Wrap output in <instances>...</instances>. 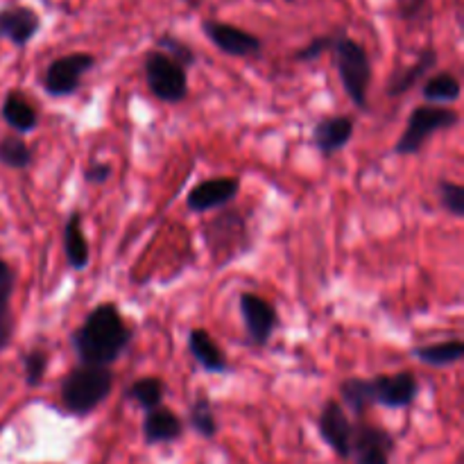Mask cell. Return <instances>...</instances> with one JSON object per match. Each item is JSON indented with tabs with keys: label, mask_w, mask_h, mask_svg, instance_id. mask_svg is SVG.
I'll list each match as a JSON object with an SVG mask.
<instances>
[{
	"label": "cell",
	"mask_w": 464,
	"mask_h": 464,
	"mask_svg": "<svg viewBox=\"0 0 464 464\" xmlns=\"http://www.w3.org/2000/svg\"><path fill=\"white\" fill-rule=\"evenodd\" d=\"M134 329L113 302L98 304L71 334V347L84 365L111 367L131 344Z\"/></svg>",
	"instance_id": "1"
},
{
	"label": "cell",
	"mask_w": 464,
	"mask_h": 464,
	"mask_svg": "<svg viewBox=\"0 0 464 464\" xmlns=\"http://www.w3.org/2000/svg\"><path fill=\"white\" fill-rule=\"evenodd\" d=\"M113 381L116 379H113L111 367L80 362L62 381V388H59L62 406L75 417L91 415L109 399L113 390Z\"/></svg>",
	"instance_id": "2"
},
{
	"label": "cell",
	"mask_w": 464,
	"mask_h": 464,
	"mask_svg": "<svg viewBox=\"0 0 464 464\" xmlns=\"http://www.w3.org/2000/svg\"><path fill=\"white\" fill-rule=\"evenodd\" d=\"M329 53L334 54V63L338 68L340 80H343L344 93L349 95L353 107L367 111V91H370L374 71H372V59L365 45L338 30L334 32Z\"/></svg>",
	"instance_id": "3"
},
{
	"label": "cell",
	"mask_w": 464,
	"mask_h": 464,
	"mask_svg": "<svg viewBox=\"0 0 464 464\" xmlns=\"http://www.w3.org/2000/svg\"><path fill=\"white\" fill-rule=\"evenodd\" d=\"M458 122H460V113L456 109L442 107V104H420L408 116L406 130L394 145V154H399V157L420 154L430 136L444 130H453V127H458Z\"/></svg>",
	"instance_id": "4"
},
{
	"label": "cell",
	"mask_w": 464,
	"mask_h": 464,
	"mask_svg": "<svg viewBox=\"0 0 464 464\" xmlns=\"http://www.w3.org/2000/svg\"><path fill=\"white\" fill-rule=\"evenodd\" d=\"M148 89L159 102L179 104L188 98V71L161 50H150L143 59Z\"/></svg>",
	"instance_id": "5"
},
{
	"label": "cell",
	"mask_w": 464,
	"mask_h": 464,
	"mask_svg": "<svg viewBox=\"0 0 464 464\" xmlns=\"http://www.w3.org/2000/svg\"><path fill=\"white\" fill-rule=\"evenodd\" d=\"M370 406H383L390 411H403L417 401L420 381L412 372H397V374H379L372 379H362Z\"/></svg>",
	"instance_id": "6"
},
{
	"label": "cell",
	"mask_w": 464,
	"mask_h": 464,
	"mask_svg": "<svg viewBox=\"0 0 464 464\" xmlns=\"http://www.w3.org/2000/svg\"><path fill=\"white\" fill-rule=\"evenodd\" d=\"M93 66L95 57L89 53L63 54V57L53 59V62L45 66L41 86H44V91L50 98H68V95L80 91L82 77H84Z\"/></svg>",
	"instance_id": "7"
},
{
	"label": "cell",
	"mask_w": 464,
	"mask_h": 464,
	"mask_svg": "<svg viewBox=\"0 0 464 464\" xmlns=\"http://www.w3.org/2000/svg\"><path fill=\"white\" fill-rule=\"evenodd\" d=\"M207 243L213 256L227 261L247 252V222L240 211H222L207 227Z\"/></svg>",
	"instance_id": "8"
},
{
	"label": "cell",
	"mask_w": 464,
	"mask_h": 464,
	"mask_svg": "<svg viewBox=\"0 0 464 464\" xmlns=\"http://www.w3.org/2000/svg\"><path fill=\"white\" fill-rule=\"evenodd\" d=\"M240 317H243L245 334L254 347H266L272 334L279 326V313L266 297L254 293H243L238 299Z\"/></svg>",
	"instance_id": "9"
},
{
	"label": "cell",
	"mask_w": 464,
	"mask_h": 464,
	"mask_svg": "<svg viewBox=\"0 0 464 464\" xmlns=\"http://www.w3.org/2000/svg\"><path fill=\"white\" fill-rule=\"evenodd\" d=\"M392 453V433L367 421L353 424L352 453H349V460H353V464H390Z\"/></svg>",
	"instance_id": "10"
},
{
	"label": "cell",
	"mask_w": 464,
	"mask_h": 464,
	"mask_svg": "<svg viewBox=\"0 0 464 464\" xmlns=\"http://www.w3.org/2000/svg\"><path fill=\"white\" fill-rule=\"evenodd\" d=\"M317 430L320 438L324 440L326 447L343 460H349L352 453V438H353V421L349 420L344 406L338 399H329L322 406L320 417H317Z\"/></svg>",
	"instance_id": "11"
},
{
	"label": "cell",
	"mask_w": 464,
	"mask_h": 464,
	"mask_svg": "<svg viewBox=\"0 0 464 464\" xmlns=\"http://www.w3.org/2000/svg\"><path fill=\"white\" fill-rule=\"evenodd\" d=\"M202 32L220 53L229 57H258L263 53V41L243 27L220 21H204Z\"/></svg>",
	"instance_id": "12"
},
{
	"label": "cell",
	"mask_w": 464,
	"mask_h": 464,
	"mask_svg": "<svg viewBox=\"0 0 464 464\" xmlns=\"http://www.w3.org/2000/svg\"><path fill=\"white\" fill-rule=\"evenodd\" d=\"M238 193V177H216V179H207L202 181V184L195 186V188L186 195V207H188L190 213L218 211V208L229 207Z\"/></svg>",
	"instance_id": "13"
},
{
	"label": "cell",
	"mask_w": 464,
	"mask_h": 464,
	"mask_svg": "<svg viewBox=\"0 0 464 464\" xmlns=\"http://www.w3.org/2000/svg\"><path fill=\"white\" fill-rule=\"evenodd\" d=\"M41 30V16L32 7H3L0 9V39H7L16 48H25Z\"/></svg>",
	"instance_id": "14"
},
{
	"label": "cell",
	"mask_w": 464,
	"mask_h": 464,
	"mask_svg": "<svg viewBox=\"0 0 464 464\" xmlns=\"http://www.w3.org/2000/svg\"><path fill=\"white\" fill-rule=\"evenodd\" d=\"M356 131V122L349 116H326L313 127V143L324 159H331L349 145Z\"/></svg>",
	"instance_id": "15"
},
{
	"label": "cell",
	"mask_w": 464,
	"mask_h": 464,
	"mask_svg": "<svg viewBox=\"0 0 464 464\" xmlns=\"http://www.w3.org/2000/svg\"><path fill=\"white\" fill-rule=\"evenodd\" d=\"M188 352L193 361L208 374H231L229 358L220 349L211 334L207 329H190L188 331Z\"/></svg>",
	"instance_id": "16"
},
{
	"label": "cell",
	"mask_w": 464,
	"mask_h": 464,
	"mask_svg": "<svg viewBox=\"0 0 464 464\" xmlns=\"http://www.w3.org/2000/svg\"><path fill=\"white\" fill-rule=\"evenodd\" d=\"M184 435V421L179 415L161 406L152 408V411H145L143 417V440L145 444L154 447V444H172L177 440H181Z\"/></svg>",
	"instance_id": "17"
},
{
	"label": "cell",
	"mask_w": 464,
	"mask_h": 464,
	"mask_svg": "<svg viewBox=\"0 0 464 464\" xmlns=\"http://www.w3.org/2000/svg\"><path fill=\"white\" fill-rule=\"evenodd\" d=\"M438 66V53L433 48H426L421 50V54L417 57L415 63L406 68H399L392 77H390L388 86H385V93L390 98H399V95L408 93L412 86L420 84L424 77H429V72Z\"/></svg>",
	"instance_id": "18"
},
{
	"label": "cell",
	"mask_w": 464,
	"mask_h": 464,
	"mask_svg": "<svg viewBox=\"0 0 464 464\" xmlns=\"http://www.w3.org/2000/svg\"><path fill=\"white\" fill-rule=\"evenodd\" d=\"M63 256H66L68 266L72 270L82 272L89 267L91 263V249H89V240H86L84 229H82V213L72 211L68 216V220L63 222Z\"/></svg>",
	"instance_id": "19"
},
{
	"label": "cell",
	"mask_w": 464,
	"mask_h": 464,
	"mask_svg": "<svg viewBox=\"0 0 464 464\" xmlns=\"http://www.w3.org/2000/svg\"><path fill=\"white\" fill-rule=\"evenodd\" d=\"M0 116L16 134H30L39 127V111L18 91H9L0 107Z\"/></svg>",
	"instance_id": "20"
},
{
	"label": "cell",
	"mask_w": 464,
	"mask_h": 464,
	"mask_svg": "<svg viewBox=\"0 0 464 464\" xmlns=\"http://www.w3.org/2000/svg\"><path fill=\"white\" fill-rule=\"evenodd\" d=\"M14 288H16V272L5 258H0V353L9 347L14 335Z\"/></svg>",
	"instance_id": "21"
},
{
	"label": "cell",
	"mask_w": 464,
	"mask_h": 464,
	"mask_svg": "<svg viewBox=\"0 0 464 464\" xmlns=\"http://www.w3.org/2000/svg\"><path fill=\"white\" fill-rule=\"evenodd\" d=\"M412 358L430 367H449L456 365L464 358V343L462 340H447V343L435 344H420L412 347Z\"/></svg>",
	"instance_id": "22"
},
{
	"label": "cell",
	"mask_w": 464,
	"mask_h": 464,
	"mask_svg": "<svg viewBox=\"0 0 464 464\" xmlns=\"http://www.w3.org/2000/svg\"><path fill=\"white\" fill-rule=\"evenodd\" d=\"M424 86H421V95L429 104H453L460 100L462 84L453 72L444 71L433 77H424Z\"/></svg>",
	"instance_id": "23"
},
{
	"label": "cell",
	"mask_w": 464,
	"mask_h": 464,
	"mask_svg": "<svg viewBox=\"0 0 464 464\" xmlns=\"http://www.w3.org/2000/svg\"><path fill=\"white\" fill-rule=\"evenodd\" d=\"M163 397H166V383L159 376H143L136 379L130 388L125 390V399L134 401L136 406L143 411H152V408L161 406Z\"/></svg>",
	"instance_id": "24"
},
{
	"label": "cell",
	"mask_w": 464,
	"mask_h": 464,
	"mask_svg": "<svg viewBox=\"0 0 464 464\" xmlns=\"http://www.w3.org/2000/svg\"><path fill=\"white\" fill-rule=\"evenodd\" d=\"M188 424L199 438L213 440L218 435V420L216 411H213L211 399L204 392H198V397L193 399L188 408Z\"/></svg>",
	"instance_id": "25"
},
{
	"label": "cell",
	"mask_w": 464,
	"mask_h": 464,
	"mask_svg": "<svg viewBox=\"0 0 464 464\" xmlns=\"http://www.w3.org/2000/svg\"><path fill=\"white\" fill-rule=\"evenodd\" d=\"M34 161V152L21 136H5L0 139V163L12 170H27Z\"/></svg>",
	"instance_id": "26"
},
{
	"label": "cell",
	"mask_w": 464,
	"mask_h": 464,
	"mask_svg": "<svg viewBox=\"0 0 464 464\" xmlns=\"http://www.w3.org/2000/svg\"><path fill=\"white\" fill-rule=\"evenodd\" d=\"M157 50H161V53H166L168 57L175 59L177 63H181L186 71L198 63V54H195V50L190 48L188 44H184L181 39H177L175 34H170V32H163V34L157 36Z\"/></svg>",
	"instance_id": "27"
},
{
	"label": "cell",
	"mask_w": 464,
	"mask_h": 464,
	"mask_svg": "<svg viewBox=\"0 0 464 464\" xmlns=\"http://www.w3.org/2000/svg\"><path fill=\"white\" fill-rule=\"evenodd\" d=\"M48 370V353L44 349H32L23 356V376L27 388H39Z\"/></svg>",
	"instance_id": "28"
},
{
	"label": "cell",
	"mask_w": 464,
	"mask_h": 464,
	"mask_svg": "<svg viewBox=\"0 0 464 464\" xmlns=\"http://www.w3.org/2000/svg\"><path fill=\"white\" fill-rule=\"evenodd\" d=\"M438 198L440 204L447 213H451L453 218L464 216V188L456 181L440 179L438 181Z\"/></svg>",
	"instance_id": "29"
},
{
	"label": "cell",
	"mask_w": 464,
	"mask_h": 464,
	"mask_svg": "<svg viewBox=\"0 0 464 464\" xmlns=\"http://www.w3.org/2000/svg\"><path fill=\"white\" fill-rule=\"evenodd\" d=\"M331 41H334V32L324 36H315L311 44L304 45V48L295 54V59H297V62H315V59H320L322 54L329 53Z\"/></svg>",
	"instance_id": "30"
},
{
	"label": "cell",
	"mask_w": 464,
	"mask_h": 464,
	"mask_svg": "<svg viewBox=\"0 0 464 464\" xmlns=\"http://www.w3.org/2000/svg\"><path fill=\"white\" fill-rule=\"evenodd\" d=\"M113 175L111 163H102V161H91L89 166L84 168V181L86 184H104L109 181V177Z\"/></svg>",
	"instance_id": "31"
},
{
	"label": "cell",
	"mask_w": 464,
	"mask_h": 464,
	"mask_svg": "<svg viewBox=\"0 0 464 464\" xmlns=\"http://www.w3.org/2000/svg\"><path fill=\"white\" fill-rule=\"evenodd\" d=\"M426 5H429V0H401V5H399V16L406 18V21H412V18L421 16L426 12Z\"/></svg>",
	"instance_id": "32"
},
{
	"label": "cell",
	"mask_w": 464,
	"mask_h": 464,
	"mask_svg": "<svg viewBox=\"0 0 464 464\" xmlns=\"http://www.w3.org/2000/svg\"><path fill=\"white\" fill-rule=\"evenodd\" d=\"M462 462H464V460H462V458H458V462H456V464H462Z\"/></svg>",
	"instance_id": "33"
}]
</instances>
